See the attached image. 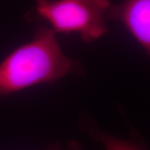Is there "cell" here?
Here are the masks:
<instances>
[{
  "label": "cell",
  "instance_id": "3",
  "mask_svg": "<svg viewBox=\"0 0 150 150\" xmlns=\"http://www.w3.org/2000/svg\"><path fill=\"white\" fill-rule=\"evenodd\" d=\"M107 19L122 24L150 60V0H123L111 4Z\"/></svg>",
  "mask_w": 150,
  "mask_h": 150
},
{
  "label": "cell",
  "instance_id": "1",
  "mask_svg": "<svg viewBox=\"0 0 150 150\" xmlns=\"http://www.w3.org/2000/svg\"><path fill=\"white\" fill-rule=\"evenodd\" d=\"M83 74L80 62L63 51L56 33L51 28L38 26L31 40L15 48L0 63V99Z\"/></svg>",
  "mask_w": 150,
  "mask_h": 150
},
{
  "label": "cell",
  "instance_id": "4",
  "mask_svg": "<svg viewBox=\"0 0 150 150\" xmlns=\"http://www.w3.org/2000/svg\"><path fill=\"white\" fill-rule=\"evenodd\" d=\"M80 128L90 139L101 144L105 150H149L136 130L131 127L129 139H120L101 129L88 117L80 120Z\"/></svg>",
  "mask_w": 150,
  "mask_h": 150
},
{
  "label": "cell",
  "instance_id": "5",
  "mask_svg": "<svg viewBox=\"0 0 150 150\" xmlns=\"http://www.w3.org/2000/svg\"><path fill=\"white\" fill-rule=\"evenodd\" d=\"M46 150H84L82 145L74 140L68 141L66 143L56 142L49 144Z\"/></svg>",
  "mask_w": 150,
  "mask_h": 150
},
{
  "label": "cell",
  "instance_id": "2",
  "mask_svg": "<svg viewBox=\"0 0 150 150\" xmlns=\"http://www.w3.org/2000/svg\"><path fill=\"white\" fill-rule=\"evenodd\" d=\"M109 0H36V16L54 32L77 34L85 43L107 34Z\"/></svg>",
  "mask_w": 150,
  "mask_h": 150
}]
</instances>
